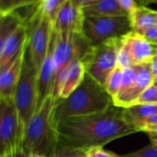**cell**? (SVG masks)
<instances>
[{
    "instance_id": "cell-1",
    "label": "cell",
    "mask_w": 157,
    "mask_h": 157,
    "mask_svg": "<svg viewBox=\"0 0 157 157\" xmlns=\"http://www.w3.org/2000/svg\"><path fill=\"white\" fill-rule=\"evenodd\" d=\"M56 131L59 144L84 151L136 132L125 121L123 108L115 105L100 113L62 120Z\"/></svg>"
},
{
    "instance_id": "cell-2",
    "label": "cell",
    "mask_w": 157,
    "mask_h": 157,
    "mask_svg": "<svg viewBox=\"0 0 157 157\" xmlns=\"http://www.w3.org/2000/svg\"><path fill=\"white\" fill-rule=\"evenodd\" d=\"M114 105L113 98L105 86L87 73L82 82L65 99L56 98L54 121L56 126L62 120L103 112Z\"/></svg>"
},
{
    "instance_id": "cell-3",
    "label": "cell",
    "mask_w": 157,
    "mask_h": 157,
    "mask_svg": "<svg viewBox=\"0 0 157 157\" xmlns=\"http://www.w3.org/2000/svg\"><path fill=\"white\" fill-rule=\"evenodd\" d=\"M56 100L50 95L25 126L21 146L32 156L41 154L51 157L58 144L54 121Z\"/></svg>"
},
{
    "instance_id": "cell-4",
    "label": "cell",
    "mask_w": 157,
    "mask_h": 157,
    "mask_svg": "<svg viewBox=\"0 0 157 157\" xmlns=\"http://www.w3.org/2000/svg\"><path fill=\"white\" fill-rule=\"evenodd\" d=\"M37 76L38 70L25 48L21 77L12 98L24 126L37 110Z\"/></svg>"
},
{
    "instance_id": "cell-5",
    "label": "cell",
    "mask_w": 157,
    "mask_h": 157,
    "mask_svg": "<svg viewBox=\"0 0 157 157\" xmlns=\"http://www.w3.org/2000/svg\"><path fill=\"white\" fill-rule=\"evenodd\" d=\"M122 38L108 40L92 46L88 54L81 60L86 73L103 86L105 85L111 72L117 67V52Z\"/></svg>"
},
{
    "instance_id": "cell-6",
    "label": "cell",
    "mask_w": 157,
    "mask_h": 157,
    "mask_svg": "<svg viewBox=\"0 0 157 157\" xmlns=\"http://www.w3.org/2000/svg\"><path fill=\"white\" fill-rule=\"evenodd\" d=\"M132 32L128 16L85 17L82 33L93 45H98L108 40L122 38Z\"/></svg>"
},
{
    "instance_id": "cell-7",
    "label": "cell",
    "mask_w": 157,
    "mask_h": 157,
    "mask_svg": "<svg viewBox=\"0 0 157 157\" xmlns=\"http://www.w3.org/2000/svg\"><path fill=\"white\" fill-rule=\"evenodd\" d=\"M25 23L28 29L27 52L33 66L38 70L48 51L53 33V24L47 18L42 15L37 7H35L34 14L29 22L25 21Z\"/></svg>"
},
{
    "instance_id": "cell-8",
    "label": "cell",
    "mask_w": 157,
    "mask_h": 157,
    "mask_svg": "<svg viewBox=\"0 0 157 157\" xmlns=\"http://www.w3.org/2000/svg\"><path fill=\"white\" fill-rule=\"evenodd\" d=\"M25 126L12 98H0V156L21 146Z\"/></svg>"
},
{
    "instance_id": "cell-9",
    "label": "cell",
    "mask_w": 157,
    "mask_h": 157,
    "mask_svg": "<svg viewBox=\"0 0 157 157\" xmlns=\"http://www.w3.org/2000/svg\"><path fill=\"white\" fill-rule=\"evenodd\" d=\"M92 46L83 33H56L54 50L56 78L71 61L82 60Z\"/></svg>"
},
{
    "instance_id": "cell-10",
    "label": "cell",
    "mask_w": 157,
    "mask_h": 157,
    "mask_svg": "<svg viewBox=\"0 0 157 157\" xmlns=\"http://www.w3.org/2000/svg\"><path fill=\"white\" fill-rule=\"evenodd\" d=\"M56 34V33L53 28V33L49 44L48 51L40 68L38 69L37 109L50 95H53V92H54V86L56 81V66H55V58H54Z\"/></svg>"
},
{
    "instance_id": "cell-11",
    "label": "cell",
    "mask_w": 157,
    "mask_h": 157,
    "mask_svg": "<svg viewBox=\"0 0 157 157\" xmlns=\"http://www.w3.org/2000/svg\"><path fill=\"white\" fill-rule=\"evenodd\" d=\"M86 71L80 59L71 61L56 78L53 96L65 99L82 82Z\"/></svg>"
},
{
    "instance_id": "cell-12",
    "label": "cell",
    "mask_w": 157,
    "mask_h": 157,
    "mask_svg": "<svg viewBox=\"0 0 157 157\" xmlns=\"http://www.w3.org/2000/svg\"><path fill=\"white\" fill-rule=\"evenodd\" d=\"M133 67L136 69V80L133 86L125 94L113 99L114 105L118 107L126 108L133 105L139 96L152 84L153 75L150 61L136 64Z\"/></svg>"
},
{
    "instance_id": "cell-13",
    "label": "cell",
    "mask_w": 157,
    "mask_h": 157,
    "mask_svg": "<svg viewBox=\"0 0 157 157\" xmlns=\"http://www.w3.org/2000/svg\"><path fill=\"white\" fill-rule=\"evenodd\" d=\"M85 16L82 8L75 4L72 0H67L59 10L53 28L56 33H82Z\"/></svg>"
},
{
    "instance_id": "cell-14",
    "label": "cell",
    "mask_w": 157,
    "mask_h": 157,
    "mask_svg": "<svg viewBox=\"0 0 157 157\" xmlns=\"http://www.w3.org/2000/svg\"><path fill=\"white\" fill-rule=\"evenodd\" d=\"M28 39V29L23 21L10 36L0 56V73L10 66L24 51Z\"/></svg>"
},
{
    "instance_id": "cell-15",
    "label": "cell",
    "mask_w": 157,
    "mask_h": 157,
    "mask_svg": "<svg viewBox=\"0 0 157 157\" xmlns=\"http://www.w3.org/2000/svg\"><path fill=\"white\" fill-rule=\"evenodd\" d=\"M134 65L148 62L157 53V46L149 43L142 35L133 31L122 38Z\"/></svg>"
},
{
    "instance_id": "cell-16",
    "label": "cell",
    "mask_w": 157,
    "mask_h": 157,
    "mask_svg": "<svg viewBox=\"0 0 157 157\" xmlns=\"http://www.w3.org/2000/svg\"><path fill=\"white\" fill-rule=\"evenodd\" d=\"M24 53L25 49L10 66L0 73V98L1 99L13 98L21 73Z\"/></svg>"
},
{
    "instance_id": "cell-17",
    "label": "cell",
    "mask_w": 157,
    "mask_h": 157,
    "mask_svg": "<svg viewBox=\"0 0 157 157\" xmlns=\"http://www.w3.org/2000/svg\"><path fill=\"white\" fill-rule=\"evenodd\" d=\"M155 113H157V105H134L123 108L125 121L136 132L142 131L149 118Z\"/></svg>"
},
{
    "instance_id": "cell-18",
    "label": "cell",
    "mask_w": 157,
    "mask_h": 157,
    "mask_svg": "<svg viewBox=\"0 0 157 157\" xmlns=\"http://www.w3.org/2000/svg\"><path fill=\"white\" fill-rule=\"evenodd\" d=\"M85 17L128 16L117 0H95L82 7Z\"/></svg>"
},
{
    "instance_id": "cell-19",
    "label": "cell",
    "mask_w": 157,
    "mask_h": 157,
    "mask_svg": "<svg viewBox=\"0 0 157 157\" xmlns=\"http://www.w3.org/2000/svg\"><path fill=\"white\" fill-rule=\"evenodd\" d=\"M129 19L132 31L143 35L146 31L157 25V10H153L148 7L140 6Z\"/></svg>"
},
{
    "instance_id": "cell-20",
    "label": "cell",
    "mask_w": 157,
    "mask_h": 157,
    "mask_svg": "<svg viewBox=\"0 0 157 157\" xmlns=\"http://www.w3.org/2000/svg\"><path fill=\"white\" fill-rule=\"evenodd\" d=\"M22 21L23 20L15 11L3 14L0 18V56L10 36Z\"/></svg>"
},
{
    "instance_id": "cell-21",
    "label": "cell",
    "mask_w": 157,
    "mask_h": 157,
    "mask_svg": "<svg viewBox=\"0 0 157 157\" xmlns=\"http://www.w3.org/2000/svg\"><path fill=\"white\" fill-rule=\"evenodd\" d=\"M67 1V0H41L36 7L42 15L47 18L53 24L59 10Z\"/></svg>"
},
{
    "instance_id": "cell-22",
    "label": "cell",
    "mask_w": 157,
    "mask_h": 157,
    "mask_svg": "<svg viewBox=\"0 0 157 157\" xmlns=\"http://www.w3.org/2000/svg\"><path fill=\"white\" fill-rule=\"evenodd\" d=\"M122 77H123V70L118 67H117L111 72L105 82V88L113 99L118 94L120 91L121 84H122Z\"/></svg>"
},
{
    "instance_id": "cell-23",
    "label": "cell",
    "mask_w": 157,
    "mask_h": 157,
    "mask_svg": "<svg viewBox=\"0 0 157 157\" xmlns=\"http://www.w3.org/2000/svg\"><path fill=\"white\" fill-rule=\"evenodd\" d=\"M135 80H136V69H135V67L133 66L131 67L124 69L123 70L121 88H120V91H119V93H118V94L117 96L121 95V94H125L126 92H128L133 86V84L135 82Z\"/></svg>"
},
{
    "instance_id": "cell-24",
    "label": "cell",
    "mask_w": 157,
    "mask_h": 157,
    "mask_svg": "<svg viewBox=\"0 0 157 157\" xmlns=\"http://www.w3.org/2000/svg\"><path fill=\"white\" fill-rule=\"evenodd\" d=\"M134 105H157V88L152 84L149 86L139 96Z\"/></svg>"
},
{
    "instance_id": "cell-25",
    "label": "cell",
    "mask_w": 157,
    "mask_h": 157,
    "mask_svg": "<svg viewBox=\"0 0 157 157\" xmlns=\"http://www.w3.org/2000/svg\"><path fill=\"white\" fill-rule=\"evenodd\" d=\"M51 157H85V151L57 144Z\"/></svg>"
},
{
    "instance_id": "cell-26",
    "label": "cell",
    "mask_w": 157,
    "mask_h": 157,
    "mask_svg": "<svg viewBox=\"0 0 157 157\" xmlns=\"http://www.w3.org/2000/svg\"><path fill=\"white\" fill-rule=\"evenodd\" d=\"M134 66V63L132 61V58L127 49V47L124 45L122 40H121V44L119 46L118 52H117V67L121 68L122 70Z\"/></svg>"
},
{
    "instance_id": "cell-27",
    "label": "cell",
    "mask_w": 157,
    "mask_h": 157,
    "mask_svg": "<svg viewBox=\"0 0 157 157\" xmlns=\"http://www.w3.org/2000/svg\"><path fill=\"white\" fill-rule=\"evenodd\" d=\"M120 157H157V147L150 144L138 151L120 155Z\"/></svg>"
},
{
    "instance_id": "cell-28",
    "label": "cell",
    "mask_w": 157,
    "mask_h": 157,
    "mask_svg": "<svg viewBox=\"0 0 157 157\" xmlns=\"http://www.w3.org/2000/svg\"><path fill=\"white\" fill-rule=\"evenodd\" d=\"M86 157H120V155L116 154L115 152L106 151L104 147H93L85 151Z\"/></svg>"
},
{
    "instance_id": "cell-29",
    "label": "cell",
    "mask_w": 157,
    "mask_h": 157,
    "mask_svg": "<svg viewBox=\"0 0 157 157\" xmlns=\"http://www.w3.org/2000/svg\"><path fill=\"white\" fill-rule=\"evenodd\" d=\"M21 0H0V13L7 14L19 9Z\"/></svg>"
},
{
    "instance_id": "cell-30",
    "label": "cell",
    "mask_w": 157,
    "mask_h": 157,
    "mask_svg": "<svg viewBox=\"0 0 157 157\" xmlns=\"http://www.w3.org/2000/svg\"><path fill=\"white\" fill-rule=\"evenodd\" d=\"M119 6L126 11L128 17H131L138 8L135 0H117Z\"/></svg>"
},
{
    "instance_id": "cell-31",
    "label": "cell",
    "mask_w": 157,
    "mask_h": 157,
    "mask_svg": "<svg viewBox=\"0 0 157 157\" xmlns=\"http://www.w3.org/2000/svg\"><path fill=\"white\" fill-rule=\"evenodd\" d=\"M0 157H32V155L30 153H28L23 149V147L21 145V146L11 149L10 151H7L6 153H4Z\"/></svg>"
},
{
    "instance_id": "cell-32",
    "label": "cell",
    "mask_w": 157,
    "mask_h": 157,
    "mask_svg": "<svg viewBox=\"0 0 157 157\" xmlns=\"http://www.w3.org/2000/svg\"><path fill=\"white\" fill-rule=\"evenodd\" d=\"M149 43L157 46V25L146 31L142 35Z\"/></svg>"
},
{
    "instance_id": "cell-33",
    "label": "cell",
    "mask_w": 157,
    "mask_h": 157,
    "mask_svg": "<svg viewBox=\"0 0 157 157\" xmlns=\"http://www.w3.org/2000/svg\"><path fill=\"white\" fill-rule=\"evenodd\" d=\"M145 133H147L150 141H151V145L157 147V128H152V129H148L146 131H144Z\"/></svg>"
},
{
    "instance_id": "cell-34",
    "label": "cell",
    "mask_w": 157,
    "mask_h": 157,
    "mask_svg": "<svg viewBox=\"0 0 157 157\" xmlns=\"http://www.w3.org/2000/svg\"><path fill=\"white\" fill-rule=\"evenodd\" d=\"M152 128H157V113H155L151 117L149 118V120L147 121L146 126L142 131L144 132L148 129H152Z\"/></svg>"
},
{
    "instance_id": "cell-35",
    "label": "cell",
    "mask_w": 157,
    "mask_h": 157,
    "mask_svg": "<svg viewBox=\"0 0 157 157\" xmlns=\"http://www.w3.org/2000/svg\"><path fill=\"white\" fill-rule=\"evenodd\" d=\"M150 63H151V68L153 78H156L157 77V53L151 57V59L150 60Z\"/></svg>"
},
{
    "instance_id": "cell-36",
    "label": "cell",
    "mask_w": 157,
    "mask_h": 157,
    "mask_svg": "<svg viewBox=\"0 0 157 157\" xmlns=\"http://www.w3.org/2000/svg\"><path fill=\"white\" fill-rule=\"evenodd\" d=\"M41 1V0H21L20 2V6L19 8H22V7H30V6H35Z\"/></svg>"
},
{
    "instance_id": "cell-37",
    "label": "cell",
    "mask_w": 157,
    "mask_h": 157,
    "mask_svg": "<svg viewBox=\"0 0 157 157\" xmlns=\"http://www.w3.org/2000/svg\"><path fill=\"white\" fill-rule=\"evenodd\" d=\"M138 7L142 6V7H148V5L151 4H155L157 5V0H135Z\"/></svg>"
},
{
    "instance_id": "cell-38",
    "label": "cell",
    "mask_w": 157,
    "mask_h": 157,
    "mask_svg": "<svg viewBox=\"0 0 157 157\" xmlns=\"http://www.w3.org/2000/svg\"><path fill=\"white\" fill-rule=\"evenodd\" d=\"M72 1L75 3V4H77L78 6H80V7H84V6H86L87 4H89V3H91V2H94V1H95V0H72Z\"/></svg>"
},
{
    "instance_id": "cell-39",
    "label": "cell",
    "mask_w": 157,
    "mask_h": 157,
    "mask_svg": "<svg viewBox=\"0 0 157 157\" xmlns=\"http://www.w3.org/2000/svg\"><path fill=\"white\" fill-rule=\"evenodd\" d=\"M152 85H154L157 88V77L153 78V81H152Z\"/></svg>"
},
{
    "instance_id": "cell-40",
    "label": "cell",
    "mask_w": 157,
    "mask_h": 157,
    "mask_svg": "<svg viewBox=\"0 0 157 157\" xmlns=\"http://www.w3.org/2000/svg\"><path fill=\"white\" fill-rule=\"evenodd\" d=\"M32 157H49V156H45V155H41V154H36V155H33Z\"/></svg>"
},
{
    "instance_id": "cell-41",
    "label": "cell",
    "mask_w": 157,
    "mask_h": 157,
    "mask_svg": "<svg viewBox=\"0 0 157 157\" xmlns=\"http://www.w3.org/2000/svg\"><path fill=\"white\" fill-rule=\"evenodd\" d=\"M2 15H3L2 13H0V18H1V16H2Z\"/></svg>"
},
{
    "instance_id": "cell-42",
    "label": "cell",
    "mask_w": 157,
    "mask_h": 157,
    "mask_svg": "<svg viewBox=\"0 0 157 157\" xmlns=\"http://www.w3.org/2000/svg\"><path fill=\"white\" fill-rule=\"evenodd\" d=\"M85 157H86V156H85Z\"/></svg>"
}]
</instances>
